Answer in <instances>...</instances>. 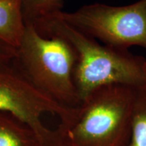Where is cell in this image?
Wrapping results in <instances>:
<instances>
[{
  "label": "cell",
  "instance_id": "cell-4",
  "mask_svg": "<svg viewBox=\"0 0 146 146\" xmlns=\"http://www.w3.org/2000/svg\"><path fill=\"white\" fill-rule=\"evenodd\" d=\"M54 13L103 44L123 50L137 46L146 50V0L123 6L95 3L74 12L61 10Z\"/></svg>",
  "mask_w": 146,
  "mask_h": 146
},
{
  "label": "cell",
  "instance_id": "cell-1",
  "mask_svg": "<svg viewBox=\"0 0 146 146\" xmlns=\"http://www.w3.org/2000/svg\"><path fill=\"white\" fill-rule=\"evenodd\" d=\"M31 23L42 35L66 40L76 54L74 80L80 102L96 89L119 84L131 87L146 85V59L129 50L101 43L66 23L54 12Z\"/></svg>",
  "mask_w": 146,
  "mask_h": 146
},
{
  "label": "cell",
  "instance_id": "cell-8",
  "mask_svg": "<svg viewBox=\"0 0 146 146\" xmlns=\"http://www.w3.org/2000/svg\"><path fill=\"white\" fill-rule=\"evenodd\" d=\"M127 146H146V85L135 88L131 137Z\"/></svg>",
  "mask_w": 146,
  "mask_h": 146
},
{
  "label": "cell",
  "instance_id": "cell-2",
  "mask_svg": "<svg viewBox=\"0 0 146 146\" xmlns=\"http://www.w3.org/2000/svg\"><path fill=\"white\" fill-rule=\"evenodd\" d=\"M135 88L105 85L91 93L54 132V146H127Z\"/></svg>",
  "mask_w": 146,
  "mask_h": 146
},
{
  "label": "cell",
  "instance_id": "cell-6",
  "mask_svg": "<svg viewBox=\"0 0 146 146\" xmlns=\"http://www.w3.org/2000/svg\"><path fill=\"white\" fill-rule=\"evenodd\" d=\"M0 146H47L33 128L8 112L0 111Z\"/></svg>",
  "mask_w": 146,
  "mask_h": 146
},
{
  "label": "cell",
  "instance_id": "cell-3",
  "mask_svg": "<svg viewBox=\"0 0 146 146\" xmlns=\"http://www.w3.org/2000/svg\"><path fill=\"white\" fill-rule=\"evenodd\" d=\"M25 33L13 62L42 91L66 107L81 104L74 84L76 54L58 36L42 35L26 22Z\"/></svg>",
  "mask_w": 146,
  "mask_h": 146
},
{
  "label": "cell",
  "instance_id": "cell-9",
  "mask_svg": "<svg viewBox=\"0 0 146 146\" xmlns=\"http://www.w3.org/2000/svg\"><path fill=\"white\" fill-rule=\"evenodd\" d=\"M63 0H23V16L26 22L62 10Z\"/></svg>",
  "mask_w": 146,
  "mask_h": 146
},
{
  "label": "cell",
  "instance_id": "cell-10",
  "mask_svg": "<svg viewBox=\"0 0 146 146\" xmlns=\"http://www.w3.org/2000/svg\"><path fill=\"white\" fill-rule=\"evenodd\" d=\"M16 55V49L0 41V62L13 59Z\"/></svg>",
  "mask_w": 146,
  "mask_h": 146
},
{
  "label": "cell",
  "instance_id": "cell-5",
  "mask_svg": "<svg viewBox=\"0 0 146 146\" xmlns=\"http://www.w3.org/2000/svg\"><path fill=\"white\" fill-rule=\"evenodd\" d=\"M72 108L52 99L27 78L13 62H0V111L14 115L33 128L47 146H54V132L41 120L45 114L63 119Z\"/></svg>",
  "mask_w": 146,
  "mask_h": 146
},
{
  "label": "cell",
  "instance_id": "cell-7",
  "mask_svg": "<svg viewBox=\"0 0 146 146\" xmlns=\"http://www.w3.org/2000/svg\"><path fill=\"white\" fill-rule=\"evenodd\" d=\"M25 27L23 0H0V41L17 49Z\"/></svg>",
  "mask_w": 146,
  "mask_h": 146
}]
</instances>
